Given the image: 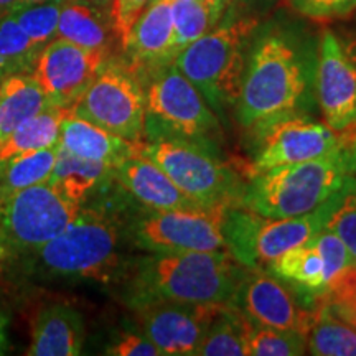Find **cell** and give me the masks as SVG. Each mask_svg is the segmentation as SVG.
Wrapping results in <instances>:
<instances>
[{"label": "cell", "mask_w": 356, "mask_h": 356, "mask_svg": "<svg viewBox=\"0 0 356 356\" xmlns=\"http://www.w3.org/2000/svg\"><path fill=\"white\" fill-rule=\"evenodd\" d=\"M246 269L229 251L152 252L127 269L122 297L132 310L159 302L229 304Z\"/></svg>", "instance_id": "cell-1"}, {"label": "cell", "mask_w": 356, "mask_h": 356, "mask_svg": "<svg viewBox=\"0 0 356 356\" xmlns=\"http://www.w3.org/2000/svg\"><path fill=\"white\" fill-rule=\"evenodd\" d=\"M127 222L109 207L83 208L71 225L38 249L15 256V270L35 279L108 282L121 273ZM131 243V241H129Z\"/></svg>", "instance_id": "cell-2"}, {"label": "cell", "mask_w": 356, "mask_h": 356, "mask_svg": "<svg viewBox=\"0 0 356 356\" xmlns=\"http://www.w3.org/2000/svg\"><path fill=\"white\" fill-rule=\"evenodd\" d=\"M317 58L292 35L270 30L249 48L241 91L236 101L239 126L251 127L269 115L302 111L310 99Z\"/></svg>", "instance_id": "cell-3"}, {"label": "cell", "mask_w": 356, "mask_h": 356, "mask_svg": "<svg viewBox=\"0 0 356 356\" xmlns=\"http://www.w3.org/2000/svg\"><path fill=\"white\" fill-rule=\"evenodd\" d=\"M256 29L254 17L231 10L210 32L185 47L173 61L202 92L213 113L225 115L226 109L236 106Z\"/></svg>", "instance_id": "cell-4"}, {"label": "cell", "mask_w": 356, "mask_h": 356, "mask_svg": "<svg viewBox=\"0 0 356 356\" xmlns=\"http://www.w3.org/2000/svg\"><path fill=\"white\" fill-rule=\"evenodd\" d=\"M355 175L343 150L328 157L280 165L251 175L239 207L267 218H292L314 211L345 190Z\"/></svg>", "instance_id": "cell-5"}, {"label": "cell", "mask_w": 356, "mask_h": 356, "mask_svg": "<svg viewBox=\"0 0 356 356\" xmlns=\"http://www.w3.org/2000/svg\"><path fill=\"white\" fill-rule=\"evenodd\" d=\"M355 185L356 180L328 202L302 216L267 218L243 207H231L222 220L226 248L244 267L264 270L269 262L282 252L309 241L312 236L322 231L337 204Z\"/></svg>", "instance_id": "cell-6"}, {"label": "cell", "mask_w": 356, "mask_h": 356, "mask_svg": "<svg viewBox=\"0 0 356 356\" xmlns=\"http://www.w3.org/2000/svg\"><path fill=\"white\" fill-rule=\"evenodd\" d=\"M144 81V139H181L216 149L213 139L220 131L216 114L175 63L155 70Z\"/></svg>", "instance_id": "cell-7"}, {"label": "cell", "mask_w": 356, "mask_h": 356, "mask_svg": "<svg viewBox=\"0 0 356 356\" xmlns=\"http://www.w3.org/2000/svg\"><path fill=\"white\" fill-rule=\"evenodd\" d=\"M137 152L150 159L184 193L204 208L239 207L241 178L220 159L216 149L181 139L140 142Z\"/></svg>", "instance_id": "cell-8"}, {"label": "cell", "mask_w": 356, "mask_h": 356, "mask_svg": "<svg viewBox=\"0 0 356 356\" xmlns=\"http://www.w3.org/2000/svg\"><path fill=\"white\" fill-rule=\"evenodd\" d=\"M251 175L280 165L328 157L343 150L345 132L315 121L304 111L275 114L251 127Z\"/></svg>", "instance_id": "cell-9"}, {"label": "cell", "mask_w": 356, "mask_h": 356, "mask_svg": "<svg viewBox=\"0 0 356 356\" xmlns=\"http://www.w3.org/2000/svg\"><path fill=\"white\" fill-rule=\"evenodd\" d=\"M71 114L132 142L144 139L145 89L126 61L109 58Z\"/></svg>", "instance_id": "cell-10"}, {"label": "cell", "mask_w": 356, "mask_h": 356, "mask_svg": "<svg viewBox=\"0 0 356 356\" xmlns=\"http://www.w3.org/2000/svg\"><path fill=\"white\" fill-rule=\"evenodd\" d=\"M81 204L61 197L44 181L0 203V243L10 257L51 241L76 220Z\"/></svg>", "instance_id": "cell-11"}, {"label": "cell", "mask_w": 356, "mask_h": 356, "mask_svg": "<svg viewBox=\"0 0 356 356\" xmlns=\"http://www.w3.org/2000/svg\"><path fill=\"white\" fill-rule=\"evenodd\" d=\"M231 208V207H229ZM228 207L149 210L127 221L131 244L147 252L228 251L222 220Z\"/></svg>", "instance_id": "cell-12"}, {"label": "cell", "mask_w": 356, "mask_h": 356, "mask_svg": "<svg viewBox=\"0 0 356 356\" xmlns=\"http://www.w3.org/2000/svg\"><path fill=\"white\" fill-rule=\"evenodd\" d=\"M229 304L254 325L307 333L317 302L267 270L248 267Z\"/></svg>", "instance_id": "cell-13"}, {"label": "cell", "mask_w": 356, "mask_h": 356, "mask_svg": "<svg viewBox=\"0 0 356 356\" xmlns=\"http://www.w3.org/2000/svg\"><path fill=\"white\" fill-rule=\"evenodd\" d=\"M314 89L323 122L337 132L356 126V42L325 30L318 44Z\"/></svg>", "instance_id": "cell-14"}, {"label": "cell", "mask_w": 356, "mask_h": 356, "mask_svg": "<svg viewBox=\"0 0 356 356\" xmlns=\"http://www.w3.org/2000/svg\"><path fill=\"white\" fill-rule=\"evenodd\" d=\"M108 60L102 53L53 38L40 50L32 76L51 106L71 109Z\"/></svg>", "instance_id": "cell-15"}, {"label": "cell", "mask_w": 356, "mask_h": 356, "mask_svg": "<svg viewBox=\"0 0 356 356\" xmlns=\"http://www.w3.org/2000/svg\"><path fill=\"white\" fill-rule=\"evenodd\" d=\"M222 304L159 302L136 309L142 333L165 356L197 355L204 333Z\"/></svg>", "instance_id": "cell-16"}, {"label": "cell", "mask_w": 356, "mask_h": 356, "mask_svg": "<svg viewBox=\"0 0 356 356\" xmlns=\"http://www.w3.org/2000/svg\"><path fill=\"white\" fill-rule=\"evenodd\" d=\"M126 63L140 81L168 63L178 55L173 29L172 0H150L131 29L126 47Z\"/></svg>", "instance_id": "cell-17"}, {"label": "cell", "mask_w": 356, "mask_h": 356, "mask_svg": "<svg viewBox=\"0 0 356 356\" xmlns=\"http://www.w3.org/2000/svg\"><path fill=\"white\" fill-rule=\"evenodd\" d=\"M113 180L124 193L149 210H198L195 202L173 184L150 159L136 152L113 167Z\"/></svg>", "instance_id": "cell-18"}, {"label": "cell", "mask_w": 356, "mask_h": 356, "mask_svg": "<svg viewBox=\"0 0 356 356\" xmlns=\"http://www.w3.org/2000/svg\"><path fill=\"white\" fill-rule=\"evenodd\" d=\"M86 340V325L76 307L55 302L37 312L30 356H76Z\"/></svg>", "instance_id": "cell-19"}, {"label": "cell", "mask_w": 356, "mask_h": 356, "mask_svg": "<svg viewBox=\"0 0 356 356\" xmlns=\"http://www.w3.org/2000/svg\"><path fill=\"white\" fill-rule=\"evenodd\" d=\"M56 37L109 58L115 47L121 48L111 10L83 0H65L58 20Z\"/></svg>", "instance_id": "cell-20"}, {"label": "cell", "mask_w": 356, "mask_h": 356, "mask_svg": "<svg viewBox=\"0 0 356 356\" xmlns=\"http://www.w3.org/2000/svg\"><path fill=\"white\" fill-rule=\"evenodd\" d=\"M140 142H132L92 122L68 114L61 124L60 145L78 157L115 167L137 152Z\"/></svg>", "instance_id": "cell-21"}, {"label": "cell", "mask_w": 356, "mask_h": 356, "mask_svg": "<svg viewBox=\"0 0 356 356\" xmlns=\"http://www.w3.org/2000/svg\"><path fill=\"white\" fill-rule=\"evenodd\" d=\"M111 180H113V167L96 160L78 157L58 144L56 162L48 178V184L61 197L76 204H83Z\"/></svg>", "instance_id": "cell-22"}, {"label": "cell", "mask_w": 356, "mask_h": 356, "mask_svg": "<svg viewBox=\"0 0 356 356\" xmlns=\"http://www.w3.org/2000/svg\"><path fill=\"white\" fill-rule=\"evenodd\" d=\"M264 270L291 284L310 300H317L328 287L323 257L310 239L282 252Z\"/></svg>", "instance_id": "cell-23"}, {"label": "cell", "mask_w": 356, "mask_h": 356, "mask_svg": "<svg viewBox=\"0 0 356 356\" xmlns=\"http://www.w3.org/2000/svg\"><path fill=\"white\" fill-rule=\"evenodd\" d=\"M50 106L32 74L7 76L0 86V144L19 124Z\"/></svg>", "instance_id": "cell-24"}, {"label": "cell", "mask_w": 356, "mask_h": 356, "mask_svg": "<svg viewBox=\"0 0 356 356\" xmlns=\"http://www.w3.org/2000/svg\"><path fill=\"white\" fill-rule=\"evenodd\" d=\"M70 113L71 109L50 106L19 124L0 144V160L24 152L56 147L60 144L61 124Z\"/></svg>", "instance_id": "cell-25"}, {"label": "cell", "mask_w": 356, "mask_h": 356, "mask_svg": "<svg viewBox=\"0 0 356 356\" xmlns=\"http://www.w3.org/2000/svg\"><path fill=\"white\" fill-rule=\"evenodd\" d=\"M307 351L315 356H356V328L317 299L307 330Z\"/></svg>", "instance_id": "cell-26"}, {"label": "cell", "mask_w": 356, "mask_h": 356, "mask_svg": "<svg viewBox=\"0 0 356 356\" xmlns=\"http://www.w3.org/2000/svg\"><path fill=\"white\" fill-rule=\"evenodd\" d=\"M58 145L0 160V203L29 186L44 184L56 162Z\"/></svg>", "instance_id": "cell-27"}, {"label": "cell", "mask_w": 356, "mask_h": 356, "mask_svg": "<svg viewBox=\"0 0 356 356\" xmlns=\"http://www.w3.org/2000/svg\"><path fill=\"white\" fill-rule=\"evenodd\" d=\"M249 320L231 304H222L213 318L197 355L200 356H246V330Z\"/></svg>", "instance_id": "cell-28"}, {"label": "cell", "mask_w": 356, "mask_h": 356, "mask_svg": "<svg viewBox=\"0 0 356 356\" xmlns=\"http://www.w3.org/2000/svg\"><path fill=\"white\" fill-rule=\"evenodd\" d=\"M42 48L30 40L10 12L0 13V78L32 74Z\"/></svg>", "instance_id": "cell-29"}, {"label": "cell", "mask_w": 356, "mask_h": 356, "mask_svg": "<svg viewBox=\"0 0 356 356\" xmlns=\"http://www.w3.org/2000/svg\"><path fill=\"white\" fill-rule=\"evenodd\" d=\"M246 353L251 356H300L307 353V333L292 328L262 327L249 322Z\"/></svg>", "instance_id": "cell-30"}, {"label": "cell", "mask_w": 356, "mask_h": 356, "mask_svg": "<svg viewBox=\"0 0 356 356\" xmlns=\"http://www.w3.org/2000/svg\"><path fill=\"white\" fill-rule=\"evenodd\" d=\"M173 29H175V47L178 53L193 43L195 40L203 37L216 25L210 8L204 0L197 2H172Z\"/></svg>", "instance_id": "cell-31"}, {"label": "cell", "mask_w": 356, "mask_h": 356, "mask_svg": "<svg viewBox=\"0 0 356 356\" xmlns=\"http://www.w3.org/2000/svg\"><path fill=\"white\" fill-rule=\"evenodd\" d=\"M63 2L65 0H50V2L35 3V6L17 7L12 8L10 13L32 42L44 47L56 37Z\"/></svg>", "instance_id": "cell-32"}, {"label": "cell", "mask_w": 356, "mask_h": 356, "mask_svg": "<svg viewBox=\"0 0 356 356\" xmlns=\"http://www.w3.org/2000/svg\"><path fill=\"white\" fill-rule=\"evenodd\" d=\"M317 299L327 304L338 318L356 328V266L338 274Z\"/></svg>", "instance_id": "cell-33"}, {"label": "cell", "mask_w": 356, "mask_h": 356, "mask_svg": "<svg viewBox=\"0 0 356 356\" xmlns=\"http://www.w3.org/2000/svg\"><path fill=\"white\" fill-rule=\"evenodd\" d=\"M325 228L340 238L350 252L353 266H356V185L346 191L341 202L337 204Z\"/></svg>", "instance_id": "cell-34"}, {"label": "cell", "mask_w": 356, "mask_h": 356, "mask_svg": "<svg viewBox=\"0 0 356 356\" xmlns=\"http://www.w3.org/2000/svg\"><path fill=\"white\" fill-rule=\"evenodd\" d=\"M310 241L314 243V246L318 249V252L323 257L328 284H330L338 274L343 273V270L348 269L350 266H353V261H351L350 252L346 251L345 244L341 243L340 238H338L335 233H332L330 229L323 228L322 231H318L317 234L312 236Z\"/></svg>", "instance_id": "cell-35"}, {"label": "cell", "mask_w": 356, "mask_h": 356, "mask_svg": "<svg viewBox=\"0 0 356 356\" xmlns=\"http://www.w3.org/2000/svg\"><path fill=\"white\" fill-rule=\"evenodd\" d=\"M302 15L315 20L341 19L356 10V0H291Z\"/></svg>", "instance_id": "cell-36"}, {"label": "cell", "mask_w": 356, "mask_h": 356, "mask_svg": "<svg viewBox=\"0 0 356 356\" xmlns=\"http://www.w3.org/2000/svg\"><path fill=\"white\" fill-rule=\"evenodd\" d=\"M149 2L150 0H114L111 6V17H113L115 35L121 43V50L126 47L131 29Z\"/></svg>", "instance_id": "cell-37"}, {"label": "cell", "mask_w": 356, "mask_h": 356, "mask_svg": "<svg viewBox=\"0 0 356 356\" xmlns=\"http://www.w3.org/2000/svg\"><path fill=\"white\" fill-rule=\"evenodd\" d=\"M106 353L113 356H160V350L144 333H124L106 350Z\"/></svg>", "instance_id": "cell-38"}, {"label": "cell", "mask_w": 356, "mask_h": 356, "mask_svg": "<svg viewBox=\"0 0 356 356\" xmlns=\"http://www.w3.org/2000/svg\"><path fill=\"white\" fill-rule=\"evenodd\" d=\"M345 132V144H343V155H345V163L348 167V172L351 175L356 177V131L350 132V129H346Z\"/></svg>", "instance_id": "cell-39"}, {"label": "cell", "mask_w": 356, "mask_h": 356, "mask_svg": "<svg viewBox=\"0 0 356 356\" xmlns=\"http://www.w3.org/2000/svg\"><path fill=\"white\" fill-rule=\"evenodd\" d=\"M8 327H10V314L6 307L0 304V355H6L10 350Z\"/></svg>", "instance_id": "cell-40"}, {"label": "cell", "mask_w": 356, "mask_h": 356, "mask_svg": "<svg viewBox=\"0 0 356 356\" xmlns=\"http://www.w3.org/2000/svg\"><path fill=\"white\" fill-rule=\"evenodd\" d=\"M204 2H207V6H208V8H210L213 19H215V22L218 24L222 17V13H225L226 7L231 3V0H204Z\"/></svg>", "instance_id": "cell-41"}, {"label": "cell", "mask_w": 356, "mask_h": 356, "mask_svg": "<svg viewBox=\"0 0 356 356\" xmlns=\"http://www.w3.org/2000/svg\"><path fill=\"white\" fill-rule=\"evenodd\" d=\"M83 2L92 3V6H97L101 8H108V10H111V6H113L114 0H83Z\"/></svg>", "instance_id": "cell-42"}, {"label": "cell", "mask_w": 356, "mask_h": 356, "mask_svg": "<svg viewBox=\"0 0 356 356\" xmlns=\"http://www.w3.org/2000/svg\"><path fill=\"white\" fill-rule=\"evenodd\" d=\"M17 0H0V13L10 12Z\"/></svg>", "instance_id": "cell-43"}, {"label": "cell", "mask_w": 356, "mask_h": 356, "mask_svg": "<svg viewBox=\"0 0 356 356\" xmlns=\"http://www.w3.org/2000/svg\"><path fill=\"white\" fill-rule=\"evenodd\" d=\"M43 2H50V0H17L13 8L25 7V6H35V3H43Z\"/></svg>", "instance_id": "cell-44"}, {"label": "cell", "mask_w": 356, "mask_h": 356, "mask_svg": "<svg viewBox=\"0 0 356 356\" xmlns=\"http://www.w3.org/2000/svg\"><path fill=\"white\" fill-rule=\"evenodd\" d=\"M3 254H6V249H3V246H2V243H0V257H2Z\"/></svg>", "instance_id": "cell-45"}, {"label": "cell", "mask_w": 356, "mask_h": 356, "mask_svg": "<svg viewBox=\"0 0 356 356\" xmlns=\"http://www.w3.org/2000/svg\"><path fill=\"white\" fill-rule=\"evenodd\" d=\"M172 2H175V0H172ZM181 2H197V0H181Z\"/></svg>", "instance_id": "cell-46"}, {"label": "cell", "mask_w": 356, "mask_h": 356, "mask_svg": "<svg viewBox=\"0 0 356 356\" xmlns=\"http://www.w3.org/2000/svg\"><path fill=\"white\" fill-rule=\"evenodd\" d=\"M2 81H3V79H2V78H0V86H2Z\"/></svg>", "instance_id": "cell-47"}]
</instances>
